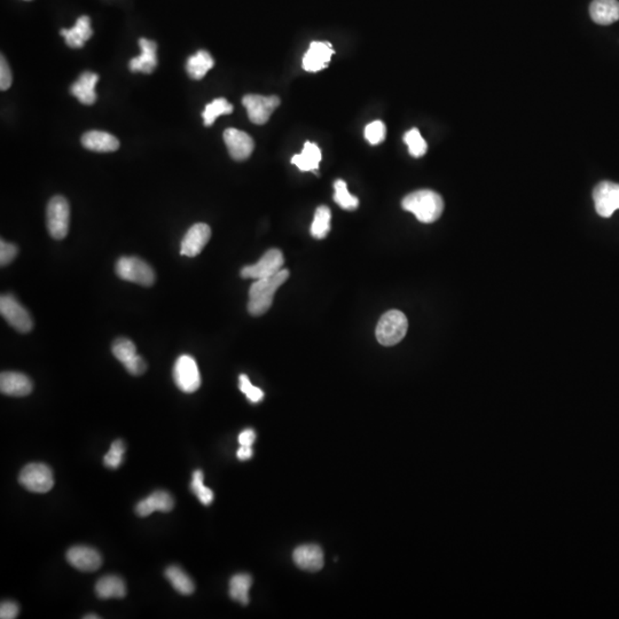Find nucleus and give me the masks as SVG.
Returning a JSON list of instances; mask_svg holds the SVG:
<instances>
[{"instance_id":"19","label":"nucleus","mask_w":619,"mask_h":619,"mask_svg":"<svg viewBox=\"0 0 619 619\" xmlns=\"http://www.w3.org/2000/svg\"><path fill=\"white\" fill-rule=\"evenodd\" d=\"M175 507V500L173 496L167 491H155L146 499L138 502L136 506V513L142 518H146L153 514L154 511L169 513Z\"/></svg>"},{"instance_id":"17","label":"nucleus","mask_w":619,"mask_h":619,"mask_svg":"<svg viewBox=\"0 0 619 619\" xmlns=\"http://www.w3.org/2000/svg\"><path fill=\"white\" fill-rule=\"evenodd\" d=\"M293 560L299 569L315 573L324 567V551L317 545L299 546L294 551Z\"/></svg>"},{"instance_id":"6","label":"nucleus","mask_w":619,"mask_h":619,"mask_svg":"<svg viewBox=\"0 0 619 619\" xmlns=\"http://www.w3.org/2000/svg\"><path fill=\"white\" fill-rule=\"evenodd\" d=\"M173 381L185 394H193L201 387V374L194 358L182 354L173 366Z\"/></svg>"},{"instance_id":"13","label":"nucleus","mask_w":619,"mask_h":619,"mask_svg":"<svg viewBox=\"0 0 619 619\" xmlns=\"http://www.w3.org/2000/svg\"><path fill=\"white\" fill-rule=\"evenodd\" d=\"M211 237V230L204 223H199L192 226L185 237H182L180 254L187 257H195L200 255L204 246L209 242Z\"/></svg>"},{"instance_id":"43","label":"nucleus","mask_w":619,"mask_h":619,"mask_svg":"<svg viewBox=\"0 0 619 619\" xmlns=\"http://www.w3.org/2000/svg\"><path fill=\"white\" fill-rule=\"evenodd\" d=\"M237 456L241 461L249 460L254 456L253 446H240L237 450Z\"/></svg>"},{"instance_id":"32","label":"nucleus","mask_w":619,"mask_h":619,"mask_svg":"<svg viewBox=\"0 0 619 619\" xmlns=\"http://www.w3.org/2000/svg\"><path fill=\"white\" fill-rule=\"evenodd\" d=\"M111 351H113L115 358L124 365L136 356V344L127 337H120V339H115Z\"/></svg>"},{"instance_id":"37","label":"nucleus","mask_w":619,"mask_h":619,"mask_svg":"<svg viewBox=\"0 0 619 619\" xmlns=\"http://www.w3.org/2000/svg\"><path fill=\"white\" fill-rule=\"evenodd\" d=\"M239 388H240L241 392L246 394V397L251 403H259L264 398L263 390L251 384L249 377L246 374H241L240 377H239Z\"/></svg>"},{"instance_id":"30","label":"nucleus","mask_w":619,"mask_h":619,"mask_svg":"<svg viewBox=\"0 0 619 619\" xmlns=\"http://www.w3.org/2000/svg\"><path fill=\"white\" fill-rule=\"evenodd\" d=\"M332 213L328 206H321L315 210V219L311 225V235L315 239H324L330 231Z\"/></svg>"},{"instance_id":"4","label":"nucleus","mask_w":619,"mask_h":619,"mask_svg":"<svg viewBox=\"0 0 619 619\" xmlns=\"http://www.w3.org/2000/svg\"><path fill=\"white\" fill-rule=\"evenodd\" d=\"M115 272L122 280L142 286H153L155 282L154 270L138 257H120L115 265Z\"/></svg>"},{"instance_id":"1","label":"nucleus","mask_w":619,"mask_h":619,"mask_svg":"<svg viewBox=\"0 0 619 619\" xmlns=\"http://www.w3.org/2000/svg\"><path fill=\"white\" fill-rule=\"evenodd\" d=\"M289 277L288 270H281L277 275L256 280L249 289L248 312L254 317L264 315L270 310L277 290Z\"/></svg>"},{"instance_id":"28","label":"nucleus","mask_w":619,"mask_h":619,"mask_svg":"<svg viewBox=\"0 0 619 619\" xmlns=\"http://www.w3.org/2000/svg\"><path fill=\"white\" fill-rule=\"evenodd\" d=\"M253 585V577L248 573H239L232 577L230 582V596L241 604H249V591Z\"/></svg>"},{"instance_id":"29","label":"nucleus","mask_w":619,"mask_h":619,"mask_svg":"<svg viewBox=\"0 0 619 619\" xmlns=\"http://www.w3.org/2000/svg\"><path fill=\"white\" fill-rule=\"evenodd\" d=\"M233 111V106L225 98L215 99L209 105L206 106L202 118L204 120V125L210 127L220 115L231 114Z\"/></svg>"},{"instance_id":"16","label":"nucleus","mask_w":619,"mask_h":619,"mask_svg":"<svg viewBox=\"0 0 619 619\" xmlns=\"http://www.w3.org/2000/svg\"><path fill=\"white\" fill-rule=\"evenodd\" d=\"M139 46L142 49V54L130 61V70L132 73L151 74L158 67V44L153 40L142 38L139 40Z\"/></svg>"},{"instance_id":"40","label":"nucleus","mask_w":619,"mask_h":619,"mask_svg":"<svg viewBox=\"0 0 619 619\" xmlns=\"http://www.w3.org/2000/svg\"><path fill=\"white\" fill-rule=\"evenodd\" d=\"M12 82L13 76L10 65L7 63L6 59L1 56V61H0V89L1 91L10 89Z\"/></svg>"},{"instance_id":"7","label":"nucleus","mask_w":619,"mask_h":619,"mask_svg":"<svg viewBox=\"0 0 619 619\" xmlns=\"http://www.w3.org/2000/svg\"><path fill=\"white\" fill-rule=\"evenodd\" d=\"M19 481L22 487L35 493L49 492L54 485L52 469L44 463L25 465L20 473Z\"/></svg>"},{"instance_id":"20","label":"nucleus","mask_w":619,"mask_h":619,"mask_svg":"<svg viewBox=\"0 0 619 619\" xmlns=\"http://www.w3.org/2000/svg\"><path fill=\"white\" fill-rule=\"evenodd\" d=\"M98 80V75L91 71H85L73 84L70 89L71 94L76 96L83 105H93L96 101V93L94 89Z\"/></svg>"},{"instance_id":"5","label":"nucleus","mask_w":619,"mask_h":619,"mask_svg":"<svg viewBox=\"0 0 619 619\" xmlns=\"http://www.w3.org/2000/svg\"><path fill=\"white\" fill-rule=\"evenodd\" d=\"M47 230L53 239L62 240L68 235L70 206L65 197L54 196L49 200L46 210Z\"/></svg>"},{"instance_id":"38","label":"nucleus","mask_w":619,"mask_h":619,"mask_svg":"<svg viewBox=\"0 0 619 619\" xmlns=\"http://www.w3.org/2000/svg\"><path fill=\"white\" fill-rule=\"evenodd\" d=\"M18 255V246L6 241H0V264L6 266L15 259Z\"/></svg>"},{"instance_id":"34","label":"nucleus","mask_w":619,"mask_h":619,"mask_svg":"<svg viewBox=\"0 0 619 619\" xmlns=\"http://www.w3.org/2000/svg\"><path fill=\"white\" fill-rule=\"evenodd\" d=\"M192 492L199 498L204 505L209 506L213 500V492L204 484V473L195 470L191 483Z\"/></svg>"},{"instance_id":"3","label":"nucleus","mask_w":619,"mask_h":619,"mask_svg":"<svg viewBox=\"0 0 619 619\" xmlns=\"http://www.w3.org/2000/svg\"><path fill=\"white\" fill-rule=\"evenodd\" d=\"M408 321L406 315L398 310H390L380 319L375 335L380 344L392 346L398 344L406 335Z\"/></svg>"},{"instance_id":"12","label":"nucleus","mask_w":619,"mask_h":619,"mask_svg":"<svg viewBox=\"0 0 619 619\" xmlns=\"http://www.w3.org/2000/svg\"><path fill=\"white\" fill-rule=\"evenodd\" d=\"M67 561L71 567L80 571L92 573L100 569L102 558L96 549L87 546H75L67 551Z\"/></svg>"},{"instance_id":"33","label":"nucleus","mask_w":619,"mask_h":619,"mask_svg":"<svg viewBox=\"0 0 619 619\" xmlns=\"http://www.w3.org/2000/svg\"><path fill=\"white\" fill-rule=\"evenodd\" d=\"M404 142H405L407 147H408V151H410V154L412 155L413 158H421V156H423L427 153V149H428L427 142H425V139L423 138L421 133H420L418 129H412L408 132H406V135L404 137Z\"/></svg>"},{"instance_id":"39","label":"nucleus","mask_w":619,"mask_h":619,"mask_svg":"<svg viewBox=\"0 0 619 619\" xmlns=\"http://www.w3.org/2000/svg\"><path fill=\"white\" fill-rule=\"evenodd\" d=\"M124 367H125V370L131 375L135 376L142 375V374L145 373L146 370H147V364H146L145 359L140 357L139 354H136L132 359H130L127 363H125Z\"/></svg>"},{"instance_id":"9","label":"nucleus","mask_w":619,"mask_h":619,"mask_svg":"<svg viewBox=\"0 0 619 619\" xmlns=\"http://www.w3.org/2000/svg\"><path fill=\"white\" fill-rule=\"evenodd\" d=\"M284 255L279 249H271L263 255L262 258L253 265L244 266L241 270V277L244 279H265L280 272L284 266Z\"/></svg>"},{"instance_id":"26","label":"nucleus","mask_w":619,"mask_h":619,"mask_svg":"<svg viewBox=\"0 0 619 619\" xmlns=\"http://www.w3.org/2000/svg\"><path fill=\"white\" fill-rule=\"evenodd\" d=\"M213 65H215V61H213V56H210L209 52L199 51L187 60L186 69H187L188 75L193 80H202L206 73L213 68Z\"/></svg>"},{"instance_id":"18","label":"nucleus","mask_w":619,"mask_h":619,"mask_svg":"<svg viewBox=\"0 0 619 619\" xmlns=\"http://www.w3.org/2000/svg\"><path fill=\"white\" fill-rule=\"evenodd\" d=\"M34 389L32 381L25 374L3 372L0 375V392L13 397H25Z\"/></svg>"},{"instance_id":"10","label":"nucleus","mask_w":619,"mask_h":619,"mask_svg":"<svg viewBox=\"0 0 619 619\" xmlns=\"http://www.w3.org/2000/svg\"><path fill=\"white\" fill-rule=\"evenodd\" d=\"M242 104L246 107L249 120L253 123L265 124L273 111L280 105V99L277 96H263L258 94H248L242 99Z\"/></svg>"},{"instance_id":"31","label":"nucleus","mask_w":619,"mask_h":619,"mask_svg":"<svg viewBox=\"0 0 619 619\" xmlns=\"http://www.w3.org/2000/svg\"><path fill=\"white\" fill-rule=\"evenodd\" d=\"M334 188H335L334 200H335L336 204H339L342 209H357L358 206H359V200H358L357 197L350 194L348 185H346V182L344 180H341V179L336 180L335 184H334Z\"/></svg>"},{"instance_id":"14","label":"nucleus","mask_w":619,"mask_h":619,"mask_svg":"<svg viewBox=\"0 0 619 619\" xmlns=\"http://www.w3.org/2000/svg\"><path fill=\"white\" fill-rule=\"evenodd\" d=\"M224 142L227 146L232 158L237 161L246 160L255 148V142L248 133L233 127L225 130Z\"/></svg>"},{"instance_id":"42","label":"nucleus","mask_w":619,"mask_h":619,"mask_svg":"<svg viewBox=\"0 0 619 619\" xmlns=\"http://www.w3.org/2000/svg\"><path fill=\"white\" fill-rule=\"evenodd\" d=\"M256 441V432L253 429H246L239 434V443L241 446H253Z\"/></svg>"},{"instance_id":"27","label":"nucleus","mask_w":619,"mask_h":619,"mask_svg":"<svg viewBox=\"0 0 619 619\" xmlns=\"http://www.w3.org/2000/svg\"><path fill=\"white\" fill-rule=\"evenodd\" d=\"M165 578L169 580L170 584L173 586V589L178 592L179 594L191 595L194 593L195 585L191 577L188 576L182 568L177 565H171L168 568L165 573Z\"/></svg>"},{"instance_id":"41","label":"nucleus","mask_w":619,"mask_h":619,"mask_svg":"<svg viewBox=\"0 0 619 619\" xmlns=\"http://www.w3.org/2000/svg\"><path fill=\"white\" fill-rule=\"evenodd\" d=\"M19 606L14 601H4L0 606V618L14 619L19 615Z\"/></svg>"},{"instance_id":"8","label":"nucleus","mask_w":619,"mask_h":619,"mask_svg":"<svg viewBox=\"0 0 619 619\" xmlns=\"http://www.w3.org/2000/svg\"><path fill=\"white\" fill-rule=\"evenodd\" d=\"M0 313L5 318V320L20 333H29L34 327V321L30 313L13 295L7 294L1 296Z\"/></svg>"},{"instance_id":"2","label":"nucleus","mask_w":619,"mask_h":619,"mask_svg":"<svg viewBox=\"0 0 619 619\" xmlns=\"http://www.w3.org/2000/svg\"><path fill=\"white\" fill-rule=\"evenodd\" d=\"M401 206L406 211L412 213L419 222L430 224L442 216L444 201L436 192L421 189L404 197Z\"/></svg>"},{"instance_id":"25","label":"nucleus","mask_w":619,"mask_h":619,"mask_svg":"<svg viewBox=\"0 0 619 619\" xmlns=\"http://www.w3.org/2000/svg\"><path fill=\"white\" fill-rule=\"evenodd\" d=\"M321 161L320 148L312 142H305L301 154L295 155L292 158V163L295 164L301 171H315L319 169Z\"/></svg>"},{"instance_id":"44","label":"nucleus","mask_w":619,"mask_h":619,"mask_svg":"<svg viewBox=\"0 0 619 619\" xmlns=\"http://www.w3.org/2000/svg\"><path fill=\"white\" fill-rule=\"evenodd\" d=\"M84 618H85V619H91V618L98 619V618H100V617H99L98 615H93V613H92V615H87V616L84 617Z\"/></svg>"},{"instance_id":"35","label":"nucleus","mask_w":619,"mask_h":619,"mask_svg":"<svg viewBox=\"0 0 619 619\" xmlns=\"http://www.w3.org/2000/svg\"><path fill=\"white\" fill-rule=\"evenodd\" d=\"M125 453V444L118 439L111 444V450L104 458L105 465L111 469H118L123 463V456Z\"/></svg>"},{"instance_id":"15","label":"nucleus","mask_w":619,"mask_h":619,"mask_svg":"<svg viewBox=\"0 0 619 619\" xmlns=\"http://www.w3.org/2000/svg\"><path fill=\"white\" fill-rule=\"evenodd\" d=\"M334 49L326 42H313L303 58V68L308 73H317L326 68L330 63Z\"/></svg>"},{"instance_id":"11","label":"nucleus","mask_w":619,"mask_h":619,"mask_svg":"<svg viewBox=\"0 0 619 619\" xmlns=\"http://www.w3.org/2000/svg\"><path fill=\"white\" fill-rule=\"evenodd\" d=\"M595 210L601 217L609 218L619 209V184L602 182L593 191Z\"/></svg>"},{"instance_id":"23","label":"nucleus","mask_w":619,"mask_h":619,"mask_svg":"<svg viewBox=\"0 0 619 619\" xmlns=\"http://www.w3.org/2000/svg\"><path fill=\"white\" fill-rule=\"evenodd\" d=\"M61 35L65 37V44L71 49L83 47L84 44L92 37L91 19L87 15L80 16L73 28L62 29Z\"/></svg>"},{"instance_id":"24","label":"nucleus","mask_w":619,"mask_h":619,"mask_svg":"<svg viewBox=\"0 0 619 619\" xmlns=\"http://www.w3.org/2000/svg\"><path fill=\"white\" fill-rule=\"evenodd\" d=\"M96 593V596L102 600L122 599L127 594V586L120 577L109 575L98 580Z\"/></svg>"},{"instance_id":"21","label":"nucleus","mask_w":619,"mask_h":619,"mask_svg":"<svg viewBox=\"0 0 619 619\" xmlns=\"http://www.w3.org/2000/svg\"><path fill=\"white\" fill-rule=\"evenodd\" d=\"M592 20L601 25H609L619 20L618 0H593L589 6Z\"/></svg>"},{"instance_id":"36","label":"nucleus","mask_w":619,"mask_h":619,"mask_svg":"<svg viewBox=\"0 0 619 619\" xmlns=\"http://www.w3.org/2000/svg\"><path fill=\"white\" fill-rule=\"evenodd\" d=\"M385 135H387V129L384 123L381 120H374L365 127V138L372 145H379L380 142L384 140Z\"/></svg>"},{"instance_id":"22","label":"nucleus","mask_w":619,"mask_h":619,"mask_svg":"<svg viewBox=\"0 0 619 619\" xmlns=\"http://www.w3.org/2000/svg\"><path fill=\"white\" fill-rule=\"evenodd\" d=\"M82 144L89 151L109 153L118 151L120 142L116 137L104 131H89L82 137Z\"/></svg>"}]
</instances>
